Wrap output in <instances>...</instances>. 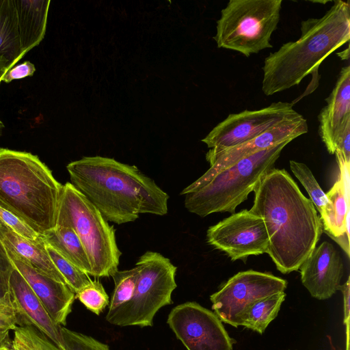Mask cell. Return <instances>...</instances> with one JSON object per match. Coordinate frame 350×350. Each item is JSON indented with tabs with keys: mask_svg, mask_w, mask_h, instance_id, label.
<instances>
[{
	"mask_svg": "<svg viewBox=\"0 0 350 350\" xmlns=\"http://www.w3.org/2000/svg\"><path fill=\"white\" fill-rule=\"evenodd\" d=\"M4 124L0 120V136L2 134L3 129H4Z\"/></svg>",
	"mask_w": 350,
	"mask_h": 350,
	"instance_id": "cell-40",
	"label": "cell"
},
{
	"mask_svg": "<svg viewBox=\"0 0 350 350\" xmlns=\"http://www.w3.org/2000/svg\"><path fill=\"white\" fill-rule=\"evenodd\" d=\"M6 248L0 240V299H10L9 280L14 269Z\"/></svg>",
	"mask_w": 350,
	"mask_h": 350,
	"instance_id": "cell-31",
	"label": "cell"
},
{
	"mask_svg": "<svg viewBox=\"0 0 350 350\" xmlns=\"http://www.w3.org/2000/svg\"><path fill=\"white\" fill-rule=\"evenodd\" d=\"M209 245L225 252L232 260L267 253L269 237L262 219L244 209L210 226Z\"/></svg>",
	"mask_w": 350,
	"mask_h": 350,
	"instance_id": "cell-12",
	"label": "cell"
},
{
	"mask_svg": "<svg viewBox=\"0 0 350 350\" xmlns=\"http://www.w3.org/2000/svg\"><path fill=\"white\" fill-rule=\"evenodd\" d=\"M62 188L36 155L0 148V208L40 235L56 226Z\"/></svg>",
	"mask_w": 350,
	"mask_h": 350,
	"instance_id": "cell-4",
	"label": "cell"
},
{
	"mask_svg": "<svg viewBox=\"0 0 350 350\" xmlns=\"http://www.w3.org/2000/svg\"><path fill=\"white\" fill-rule=\"evenodd\" d=\"M139 275V267L136 265L130 269L118 270L111 275L114 282V289L109 301L106 318L111 317L118 309L131 299Z\"/></svg>",
	"mask_w": 350,
	"mask_h": 350,
	"instance_id": "cell-24",
	"label": "cell"
},
{
	"mask_svg": "<svg viewBox=\"0 0 350 350\" xmlns=\"http://www.w3.org/2000/svg\"><path fill=\"white\" fill-rule=\"evenodd\" d=\"M290 142L286 141L245 157L219 172L204 186L185 195V207L202 217L215 213H233L273 168Z\"/></svg>",
	"mask_w": 350,
	"mask_h": 350,
	"instance_id": "cell-5",
	"label": "cell"
},
{
	"mask_svg": "<svg viewBox=\"0 0 350 350\" xmlns=\"http://www.w3.org/2000/svg\"><path fill=\"white\" fill-rule=\"evenodd\" d=\"M13 332L10 350H42L36 329L17 325Z\"/></svg>",
	"mask_w": 350,
	"mask_h": 350,
	"instance_id": "cell-29",
	"label": "cell"
},
{
	"mask_svg": "<svg viewBox=\"0 0 350 350\" xmlns=\"http://www.w3.org/2000/svg\"><path fill=\"white\" fill-rule=\"evenodd\" d=\"M10 330L0 329V347H11L12 339L10 336Z\"/></svg>",
	"mask_w": 350,
	"mask_h": 350,
	"instance_id": "cell-37",
	"label": "cell"
},
{
	"mask_svg": "<svg viewBox=\"0 0 350 350\" xmlns=\"http://www.w3.org/2000/svg\"><path fill=\"white\" fill-rule=\"evenodd\" d=\"M336 54L342 60H348L349 59V47L348 46L345 50Z\"/></svg>",
	"mask_w": 350,
	"mask_h": 350,
	"instance_id": "cell-38",
	"label": "cell"
},
{
	"mask_svg": "<svg viewBox=\"0 0 350 350\" xmlns=\"http://www.w3.org/2000/svg\"><path fill=\"white\" fill-rule=\"evenodd\" d=\"M286 293H277L252 304L240 319L239 326L263 334L269 323L277 317Z\"/></svg>",
	"mask_w": 350,
	"mask_h": 350,
	"instance_id": "cell-23",
	"label": "cell"
},
{
	"mask_svg": "<svg viewBox=\"0 0 350 350\" xmlns=\"http://www.w3.org/2000/svg\"><path fill=\"white\" fill-rule=\"evenodd\" d=\"M338 290H340L343 295V312L344 324L346 325V350H349V277L346 282L340 285Z\"/></svg>",
	"mask_w": 350,
	"mask_h": 350,
	"instance_id": "cell-34",
	"label": "cell"
},
{
	"mask_svg": "<svg viewBox=\"0 0 350 350\" xmlns=\"http://www.w3.org/2000/svg\"><path fill=\"white\" fill-rule=\"evenodd\" d=\"M0 350H10V347L1 346L0 347Z\"/></svg>",
	"mask_w": 350,
	"mask_h": 350,
	"instance_id": "cell-41",
	"label": "cell"
},
{
	"mask_svg": "<svg viewBox=\"0 0 350 350\" xmlns=\"http://www.w3.org/2000/svg\"><path fill=\"white\" fill-rule=\"evenodd\" d=\"M56 226L70 227L77 233L88 257L91 275L109 277L118 270L122 253L113 226L68 182L63 185Z\"/></svg>",
	"mask_w": 350,
	"mask_h": 350,
	"instance_id": "cell-6",
	"label": "cell"
},
{
	"mask_svg": "<svg viewBox=\"0 0 350 350\" xmlns=\"http://www.w3.org/2000/svg\"><path fill=\"white\" fill-rule=\"evenodd\" d=\"M301 36L265 57L262 91L266 96L297 85L350 39L349 1L336 0L320 18L301 22Z\"/></svg>",
	"mask_w": 350,
	"mask_h": 350,
	"instance_id": "cell-3",
	"label": "cell"
},
{
	"mask_svg": "<svg viewBox=\"0 0 350 350\" xmlns=\"http://www.w3.org/2000/svg\"><path fill=\"white\" fill-rule=\"evenodd\" d=\"M75 298L97 315H99L109 305V296L103 284L96 280L77 292Z\"/></svg>",
	"mask_w": 350,
	"mask_h": 350,
	"instance_id": "cell-27",
	"label": "cell"
},
{
	"mask_svg": "<svg viewBox=\"0 0 350 350\" xmlns=\"http://www.w3.org/2000/svg\"><path fill=\"white\" fill-rule=\"evenodd\" d=\"M167 323L187 350H233L230 338L221 321L195 301L174 307Z\"/></svg>",
	"mask_w": 350,
	"mask_h": 350,
	"instance_id": "cell-11",
	"label": "cell"
},
{
	"mask_svg": "<svg viewBox=\"0 0 350 350\" xmlns=\"http://www.w3.org/2000/svg\"><path fill=\"white\" fill-rule=\"evenodd\" d=\"M64 350H109V346L94 338L60 325Z\"/></svg>",
	"mask_w": 350,
	"mask_h": 350,
	"instance_id": "cell-28",
	"label": "cell"
},
{
	"mask_svg": "<svg viewBox=\"0 0 350 350\" xmlns=\"http://www.w3.org/2000/svg\"><path fill=\"white\" fill-rule=\"evenodd\" d=\"M14 267L19 271L41 301L53 321L65 325L72 311L75 293L64 283L45 275L6 249Z\"/></svg>",
	"mask_w": 350,
	"mask_h": 350,
	"instance_id": "cell-16",
	"label": "cell"
},
{
	"mask_svg": "<svg viewBox=\"0 0 350 350\" xmlns=\"http://www.w3.org/2000/svg\"><path fill=\"white\" fill-rule=\"evenodd\" d=\"M288 350H291V349H288Z\"/></svg>",
	"mask_w": 350,
	"mask_h": 350,
	"instance_id": "cell-42",
	"label": "cell"
},
{
	"mask_svg": "<svg viewBox=\"0 0 350 350\" xmlns=\"http://www.w3.org/2000/svg\"><path fill=\"white\" fill-rule=\"evenodd\" d=\"M325 195L329 202L320 217L323 231L331 238L349 237V185L339 178Z\"/></svg>",
	"mask_w": 350,
	"mask_h": 350,
	"instance_id": "cell-20",
	"label": "cell"
},
{
	"mask_svg": "<svg viewBox=\"0 0 350 350\" xmlns=\"http://www.w3.org/2000/svg\"><path fill=\"white\" fill-rule=\"evenodd\" d=\"M254 192L250 211L265 223L269 237L267 254L281 273L297 271L323 232L313 202L284 169L271 168Z\"/></svg>",
	"mask_w": 350,
	"mask_h": 350,
	"instance_id": "cell-1",
	"label": "cell"
},
{
	"mask_svg": "<svg viewBox=\"0 0 350 350\" xmlns=\"http://www.w3.org/2000/svg\"><path fill=\"white\" fill-rule=\"evenodd\" d=\"M302 115L287 102L272 103L256 110L230 113L202 139L210 150L219 151L248 140L285 122Z\"/></svg>",
	"mask_w": 350,
	"mask_h": 350,
	"instance_id": "cell-10",
	"label": "cell"
},
{
	"mask_svg": "<svg viewBox=\"0 0 350 350\" xmlns=\"http://www.w3.org/2000/svg\"><path fill=\"white\" fill-rule=\"evenodd\" d=\"M17 321L11 304L0 306V329L13 330Z\"/></svg>",
	"mask_w": 350,
	"mask_h": 350,
	"instance_id": "cell-33",
	"label": "cell"
},
{
	"mask_svg": "<svg viewBox=\"0 0 350 350\" xmlns=\"http://www.w3.org/2000/svg\"><path fill=\"white\" fill-rule=\"evenodd\" d=\"M9 295L17 325L36 329L59 350H64L60 325L53 321L41 301L15 267L9 280Z\"/></svg>",
	"mask_w": 350,
	"mask_h": 350,
	"instance_id": "cell-15",
	"label": "cell"
},
{
	"mask_svg": "<svg viewBox=\"0 0 350 350\" xmlns=\"http://www.w3.org/2000/svg\"><path fill=\"white\" fill-rule=\"evenodd\" d=\"M139 275L131 299L106 320L116 325L152 326L153 318L162 307L173 303L177 285V267L161 254L147 251L135 264Z\"/></svg>",
	"mask_w": 350,
	"mask_h": 350,
	"instance_id": "cell-8",
	"label": "cell"
},
{
	"mask_svg": "<svg viewBox=\"0 0 350 350\" xmlns=\"http://www.w3.org/2000/svg\"><path fill=\"white\" fill-rule=\"evenodd\" d=\"M0 55L4 56L12 67L25 55L21 49L13 0H0Z\"/></svg>",
	"mask_w": 350,
	"mask_h": 350,
	"instance_id": "cell-22",
	"label": "cell"
},
{
	"mask_svg": "<svg viewBox=\"0 0 350 350\" xmlns=\"http://www.w3.org/2000/svg\"><path fill=\"white\" fill-rule=\"evenodd\" d=\"M289 164L291 171L304 187L310 196L311 201L316 206L321 215L329 201L311 170L303 163L291 160Z\"/></svg>",
	"mask_w": 350,
	"mask_h": 350,
	"instance_id": "cell-25",
	"label": "cell"
},
{
	"mask_svg": "<svg viewBox=\"0 0 350 350\" xmlns=\"http://www.w3.org/2000/svg\"><path fill=\"white\" fill-rule=\"evenodd\" d=\"M299 269L301 282L311 296L325 300L341 285L344 265L334 245L325 241L316 246Z\"/></svg>",
	"mask_w": 350,
	"mask_h": 350,
	"instance_id": "cell-14",
	"label": "cell"
},
{
	"mask_svg": "<svg viewBox=\"0 0 350 350\" xmlns=\"http://www.w3.org/2000/svg\"><path fill=\"white\" fill-rule=\"evenodd\" d=\"M282 0H230L221 11L213 39L218 48L246 57L272 48Z\"/></svg>",
	"mask_w": 350,
	"mask_h": 350,
	"instance_id": "cell-7",
	"label": "cell"
},
{
	"mask_svg": "<svg viewBox=\"0 0 350 350\" xmlns=\"http://www.w3.org/2000/svg\"><path fill=\"white\" fill-rule=\"evenodd\" d=\"M0 221L18 235L31 241L42 240V236L12 213L0 208Z\"/></svg>",
	"mask_w": 350,
	"mask_h": 350,
	"instance_id": "cell-30",
	"label": "cell"
},
{
	"mask_svg": "<svg viewBox=\"0 0 350 350\" xmlns=\"http://www.w3.org/2000/svg\"><path fill=\"white\" fill-rule=\"evenodd\" d=\"M10 299H0V306L5 305V304H10Z\"/></svg>",
	"mask_w": 350,
	"mask_h": 350,
	"instance_id": "cell-39",
	"label": "cell"
},
{
	"mask_svg": "<svg viewBox=\"0 0 350 350\" xmlns=\"http://www.w3.org/2000/svg\"><path fill=\"white\" fill-rule=\"evenodd\" d=\"M45 245L53 263L63 277L67 286L75 293L92 281L89 274L77 267L50 246L46 244Z\"/></svg>",
	"mask_w": 350,
	"mask_h": 350,
	"instance_id": "cell-26",
	"label": "cell"
},
{
	"mask_svg": "<svg viewBox=\"0 0 350 350\" xmlns=\"http://www.w3.org/2000/svg\"><path fill=\"white\" fill-rule=\"evenodd\" d=\"M308 131L307 120L301 117L278 125L256 137L219 151L208 150L206 159L210 168L193 183L185 187L181 195L200 189L216 174L238 161L286 141H292Z\"/></svg>",
	"mask_w": 350,
	"mask_h": 350,
	"instance_id": "cell-13",
	"label": "cell"
},
{
	"mask_svg": "<svg viewBox=\"0 0 350 350\" xmlns=\"http://www.w3.org/2000/svg\"><path fill=\"white\" fill-rule=\"evenodd\" d=\"M287 281L271 273L240 271L210 297L212 309L225 323L238 327L241 316L254 301L284 292Z\"/></svg>",
	"mask_w": 350,
	"mask_h": 350,
	"instance_id": "cell-9",
	"label": "cell"
},
{
	"mask_svg": "<svg viewBox=\"0 0 350 350\" xmlns=\"http://www.w3.org/2000/svg\"><path fill=\"white\" fill-rule=\"evenodd\" d=\"M66 169L70 183L107 221L122 224L142 213H167L168 194L135 165L94 156L72 161Z\"/></svg>",
	"mask_w": 350,
	"mask_h": 350,
	"instance_id": "cell-2",
	"label": "cell"
},
{
	"mask_svg": "<svg viewBox=\"0 0 350 350\" xmlns=\"http://www.w3.org/2000/svg\"><path fill=\"white\" fill-rule=\"evenodd\" d=\"M41 236L46 245L77 267L91 275L92 268L85 248L73 229L56 226Z\"/></svg>",
	"mask_w": 350,
	"mask_h": 350,
	"instance_id": "cell-21",
	"label": "cell"
},
{
	"mask_svg": "<svg viewBox=\"0 0 350 350\" xmlns=\"http://www.w3.org/2000/svg\"><path fill=\"white\" fill-rule=\"evenodd\" d=\"M12 68L10 62L4 56L0 55V83L5 74Z\"/></svg>",
	"mask_w": 350,
	"mask_h": 350,
	"instance_id": "cell-36",
	"label": "cell"
},
{
	"mask_svg": "<svg viewBox=\"0 0 350 350\" xmlns=\"http://www.w3.org/2000/svg\"><path fill=\"white\" fill-rule=\"evenodd\" d=\"M0 240L6 249L35 269L66 284L53 263L43 239L37 242L31 241L15 233L0 221Z\"/></svg>",
	"mask_w": 350,
	"mask_h": 350,
	"instance_id": "cell-18",
	"label": "cell"
},
{
	"mask_svg": "<svg viewBox=\"0 0 350 350\" xmlns=\"http://www.w3.org/2000/svg\"><path fill=\"white\" fill-rule=\"evenodd\" d=\"M22 52L25 55L44 37L50 0H13Z\"/></svg>",
	"mask_w": 350,
	"mask_h": 350,
	"instance_id": "cell-19",
	"label": "cell"
},
{
	"mask_svg": "<svg viewBox=\"0 0 350 350\" xmlns=\"http://www.w3.org/2000/svg\"><path fill=\"white\" fill-rule=\"evenodd\" d=\"M36 68L29 61H25L21 64L13 66L3 76L2 81L10 83L15 79H21L34 74Z\"/></svg>",
	"mask_w": 350,
	"mask_h": 350,
	"instance_id": "cell-32",
	"label": "cell"
},
{
	"mask_svg": "<svg viewBox=\"0 0 350 350\" xmlns=\"http://www.w3.org/2000/svg\"><path fill=\"white\" fill-rule=\"evenodd\" d=\"M42 350H59L50 340L38 332Z\"/></svg>",
	"mask_w": 350,
	"mask_h": 350,
	"instance_id": "cell-35",
	"label": "cell"
},
{
	"mask_svg": "<svg viewBox=\"0 0 350 350\" xmlns=\"http://www.w3.org/2000/svg\"><path fill=\"white\" fill-rule=\"evenodd\" d=\"M318 120L319 134L329 154H334L346 127L350 124V66L341 68L336 84L325 98Z\"/></svg>",
	"mask_w": 350,
	"mask_h": 350,
	"instance_id": "cell-17",
	"label": "cell"
}]
</instances>
